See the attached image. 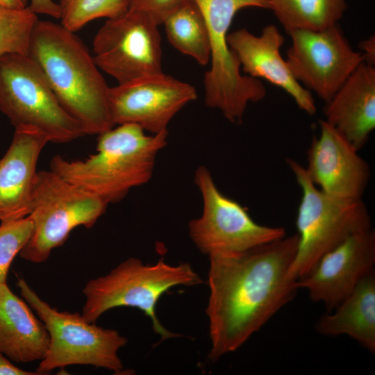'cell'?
<instances>
[{"instance_id":"cell-1","label":"cell","mask_w":375,"mask_h":375,"mask_svg":"<svg viewBox=\"0 0 375 375\" xmlns=\"http://www.w3.org/2000/svg\"><path fill=\"white\" fill-rule=\"evenodd\" d=\"M297 233L248 250L208 256L209 298L206 313L215 362L242 347L298 290L290 274Z\"/></svg>"},{"instance_id":"cell-2","label":"cell","mask_w":375,"mask_h":375,"mask_svg":"<svg viewBox=\"0 0 375 375\" xmlns=\"http://www.w3.org/2000/svg\"><path fill=\"white\" fill-rule=\"evenodd\" d=\"M28 55L86 135H99L115 126L109 104L110 87L74 32L61 24L38 19Z\"/></svg>"},{"instance_id":"cell-3","label":"cell","mask_w":375,"mask_h":375,"mask_svg":"<svg viewBox=\"0 0 375 375\" xmlns=\"http://www.w3.org/2000/svg\"><path fill=\"white\" fill-rule=\"evenodd\" d=\"M167 139V131L148 135L136 124H119L98 135L94 154L81 160L56 155L50 169L107 204L117 203L150 180Z\"/></svg>"},{"instance_id":"cell-4","label":"cell","mask_w":375,"mask_h":375,"mask_svg":"<svg viewBox=\"0 0 375 375\" xmlns=\"http://www.w3.org/2000/svg\"><path fill=\"white\" fill-rule=\"evenodd\" d=\"M203 282L190 264L171 265L162 258L153 265H144L136 258L123 261L108 274L90 280L83 289L85 297L82 317L95 323L106 311L117 307L140 310L152 323L156 333L162 340L181 337L169 331L156 315L160 297L171 288L194 286Z\"/></svg>"},{"instance_id":"cell-5","label":"cell","mask_w":375,"mask_h":375,"mask_svg":"<svg viewBox=\"0 0 375 375\" xmlns=\"http://www.w3.org/2000/svg\"><path fill=\"white\" fill-rule=\"evenodd\" d=\"M286 162L302 192L296 220L298 245L289 272L297 281L310 274L326 253L372 224L362 199L329 195L311 181L305 167L291 158Z\"/></svg>"},{"instance_id":"cell-6","label":"cell","mask_w":375,"mask_h":375,"mask_svg":"<svg viewBox=\"0 0 375 375\" xmlns=\"http://www.w3.org/2000/svg\"><path fill=\"white\" fill-rule=\"evenodd\" d=\"M206 20L210 39V68L204 74L205 103L219 110L230 122L240 123L250 102L267 91L258 78L240 72V63L227 42L233 19L247 7L269 9L267 0H193Z\"/></svg>"},{"instance_id":"cell-7","label":"cell","mask_w":375,"mask_h":375,"mask_svg":"<svg viewBox=\"0 0 375 375\" xmlns=\"http://www.w3.org/2000/svg\"><path fill=\"white\" fill-rule=\"evenodd\" d=\"M17 285L49 334V349L36 369L40 375L74 365H92L114 372L124 369L118 351L126 345V338L115 329L87 322L78 312L51 307L22 277H17Z\"/></svg>"},{"instance_id":"cell-8","label":"cell","mask_w":375,"mask_h":375,"mask_svg":"<svg viewBox=\"0 0 375 375\" xmlns=\"http://www.w3.org/2000/svg\"><path fill=\"white\" fill-rule=\"evenodd\" d=\"M0 110L15 128H35L46 135L49 142L67 143L86 135L60 103L29 55L12 53L0 58Z\"/></svg>"},{"instance_id":"cell-9","label":"cell","mask_w":375,"mask_h":375,"mask_svg":"<svg viewBox=\"0 0 375 375\" xmlns=\"http://www.w3.org/2000/svg\"><path fill=\"white\" fill-rule=\"evenodd\" d=\"M107 206L51 169L38 171L28 215L33 229L19 256L31 262H44L53 249L65 242L73 229L80 226L92 228Z\"/></svg>"},{"instance_id":"cell-10","label":"cell","mask_w":375,"mask_h":375,"mask_svg":"<svg viewBox=\"0 0 375 375\" xmlns=\"http://www.w3.org/2000/svg\"><path fill=\"white\" fill-rule=\"evenodd\" d=\"M194 183L201 194L203 210L189 222V234L203 254L238 253L286 235L283 227L258 224L243 206L224 196L206 167L197 168Z\"/></svg>"},{"instance_id":"cell-11","label":"cell","mask_w":375,"mask_h":375,"mask_svg":"<svg viewBox=\"0 0 375 375\" xmlns=\"http://www.w3.org/2000/svg\"><path fill=\"white\" fill-rule=\"evenodd\" d=\"M158 26L147 13L131 9L108 19L93 40L97 65L118 84L162 72Z\"/></svg>"},{"instance_id":"cell-12","label":"cell","mask_w":375,"mask_h":375,"mask_svg":"<svg viewBox=\"0 0 375 375\" xmlns=\"http://www.w3.org/2000/svg\"><path fill=\"white\" fill-rule=\"evenodd\" d=\"M291 47L285 59L293 76L326 103L365 62L338 24L319 31L299 29L289 33Z\"/></svg>"},{"instance_id":"cell-13","label":"cell","mask_w":375,"mask_h":375,"mask_svg":"<svg viewBox=\"0 0 375 375\" xmlns=\"http://www.w3.org/2000/svg\"><path fill=\"white\" fill-rule=\"evenodd\" d=\"M197 97L192 85L161 72L110 87L109 104L115 125L134 124L156 134Z\"/></svg>"},{"instance_id":"cell-14","label":"cell","mask_w":375,"mask_h":375,"mask_svg":"<svg viewBox=\"0 0 375 375\" xmlns=\"http://www.w3.org/2000/svg\"><path fill=\"white\" fill-rule=\"evenodd\" d=\"M374 228L356 233L326 253L312 271L296 281L310 299L322 303L326 312L338 306L369 274L374 271Z\"/></svg>"},{"instance_id":"cell-15","label":"cell","mask_w":375,"mask_h":375,"mask_svg":"<svg viewBox=\"0 0 375 375\" xmlns=\"http://www.w3.org/2000/svg\"><path fill=\"white\" fill-rule=\"evenodd\" d=\"M320 134L307 150L306 171L324 192L344 199H362L371 171L353 146L326 120H319Z\"/></svg>"},{"instance_id":"cell-16","label":"cell","mask_w":375,"mask_h":375,"mask_svg":"<svg viewBox=\"0 0 375 375\" xmlns=\"http://www.w3.org/2000/svg\"><path fill=\"white\" fill-rule=\"evenodd\" d=\"M284 41V37L272 24L265 26L259 35L246 28L236 30L227 35L229 47L248 76L264 78L282 88L301 110L312 115L317 108L310 91L294 78L281 55L280 49Z\"/></svg>"},{"instance_id":"cell-17","label":"cell","mask_w":375,"mask_h":375,"mask_svg":"<svg viewBox=\"0 0 375 375\" xmlns=\"http://www.w3.org/2000/svg\"><path fill=\"white\" fill-rule=\"evenodd\" d=\"M49 142L40 131L15 128L11 144L0 159V221H12L30 214L37 164Z\"/></svg>"},{"instance_id":"cell-18","label":"cell","mask_w":375,"mask_h":375,"mask_svg":"<svg viewBox=\"0 0 375 375\" xmlns=\"http://www.w3.org/2000/svg\"><path fill=\"white\" fill-rule=\"evenodd\" d=\"M326 121L357 150L375 128V69L361 63L325 106Z\"/></svg>"},{"instance_id":"cell-19","label":"cell","mask_w":375,"mask_h":375,"mask_svg":"<svg viewBox=\"0 0 375 375\" xmlns=\"http://www.w3.org/2000/svg\"><path fill=\"white\" fill-rule=\"evenodd\" d=\"M28 306L7 284L0 285V351L19 363L42 360L50 344L44 324Z\"/></svg>"},{"instance_id":"cell-20","label":"cell","mask_w":375,"mask_h":375,"mask_svg":"<svg viewBox=\"0 0 375 375\" xmlns=\"http://www.w3.org/2000/svg\"><path fill=\"white\" fill-rule=\"evenodd\" d=\"M315 329L327 336L348 335L374 354L375 270L332 311L322 315Z\"/></svg>"},{"instance_id":"cell-21","label":"cell","mask_w":375,"mask_h":375,"mask_svg":"<svg viewBox=\"0 0 375 375\" xmlns=\"http://www.w3.org/2000/svg\"><path fill=\"white\" fill-rule=\"evenodd\" d=\"M162 24L169 43L201 65L210 61V39L207 24L198 6L186 0Z\"/></svg>"},{"instance_id":"cell-22","label":"cell","mask_w":375,"mask_h":375,"mask_svg":"<svg viewBox=\"0 0 375 375\" xmlns=\"http://www.w3.org/2000/svg\"><path fill=\"white\" fill-rule=\"evenodd\" d=\"M289 34L299 29L319 31L338 24L346 9L345 0H267Z\"/></svg>"},{"instance_id":"cell-23","label":"cell","mask_w":375,"mask_h":375,"mask_svg":"<svg viewBox=\"0 0 375 375\" xmlns=\"http://www.w3.org/2000/svg\"><path fill=\"white\" fill-rule=\"evenodd\" d=\"M38 20L28 6L18 8L0 3V58L12 53L28 55Z\"/></svg>"},{"instance_id":"cell-24","label":"cell","mask_w":375,"mask_h":375,"mask_svg":"<svg viewBox=\"0 0 375 375\" xmlns=\"http://www.w3.org/2000/svg\"><path fill=\"white\" fill-rule=\"evenodd\" d=\"M61 24L74 32L99 18L117 17L127 10L124 0H59Z\"/></svg>"},{"instance_id":"cell-25","label":"cell","mask_w":375,"mask_h":375,"mask_svg":"<svg viewBox=\"0 0 375 375\" xmlns=\"http://www.w3.org/2000/svg\"><path fill=\"white\" fill-rule=\"evenodd\" d=\"M33 229V224L28 216L1 222L0 285L6 284L10 265L28 240Z\"/></svg>"},{"instance_id":"cell-26","label":"cell","mask_w":375,"mask_h":375,"mask_svg":"<svg viewBox=\"0 0 375 375\" xmlns=\"http://www.w3.org/2000/svg\"><path fill=\"white\" fill-rule=\"evenodd\" d=\"M186 0H124L128 9L147 13L158 24Z\"/></svg>"},{"instance_id":"cell-27","label":"cell","mask_w":375,"mask_h":375,"mask_svg":"<svg viewBox=\"0 0 375 375\" xmlns=\"http://www.w3.org/2000/svg\"><path fill=\"white\" fill-rule=\"evenodd\" d=\"M29 8L35 14L60 18V8L53 0H30Z\"/></svg>"},{"instance_id":"cell-28","label":"cell","mask_w":375,"mask_h":375,"mask_svg":"<svg viewBox=\"0 0 375 375\" xmlns=\"http://www.w3.org/2000/svg\"><path fill=\"white\" fill-rule=\"evenodd\" d=\"M0 375H40L37 372L22 369L15 365L0 351Z\"/></svg>"},{"instance_id":"cell-29","label":"cell","mask_w":375,"mask_h":375,"mask_svg":"<svg viewBox=\"0 0 375 375\" xmlns=\"http://www.w3.org/2000/svg\"><path fill=\"white\" fill-rule=\"evenodd\" d=\"M360 48L363 51L362 53L365 58V62L373 65L375 62V40L374 36L360 42Z\"/></svg>"},{"instance_id":"cell-30","label":"cell","mask_w":375,"mask_h":375,"mask_svg":"<svg viewBox=\"0 0 375 375\" xmlns=\"http://www.w3.org/2000/svg\"><path fill=\"white\" fill-rule=\"evenodd\" d=\"M0 3L12 8H24L27 6V0H0Z\"/></svg>"}]
</instances>
